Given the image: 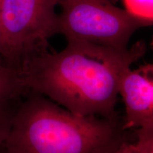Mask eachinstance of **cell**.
Instances as JSON below:
<instances>
[{"mask_svg":"<svg viewBox=\"0 0 153 153\" xmlns=\"http://www.w3.org/2000/svg\"><path fill=\"white\" fill-rule=\"evenodd\" d=\"M145 51L143 41L126 50L69 41L60 52L30 57L19 75L28 92L49 97L72 114L116 118L120 77Z\"/></svg>","mask_w":153,"mask_h":153,"instance_id":"1","label":"cell"},{"mask_svg":"<svg viewBox=\"0 0 153 153\" xmlns=\"http://www.w3.org/2000/svg\"><path fill=\"white\" fill-rule=\"evenodd\" d=\"M127 141L131 135L118 117L79 116L29 91L4 147L6 153H115Z\"/></svg>","mask_w":153,"mask_h":153,"instance_id":"2","label":"cell"},{"mask_svg":"<svg viewBox=\"0 0 153 153\" xmlns=\"http://www.w3.org/2000/svg\"><path fill=\"white\" fill-rule=\"evenodd\" d=\"M57 0H1L0 56L19 69L33 55L48 50L57 34Z\"/></svg>","mask_w":153,"mask_h":153,"instance_id":"3","label":"cell"},{"mask_svg":"<svg viewBox=\"0 0 153 153\" xmlns=\"http://www.w3.org/2000/svg\"><path fill=\"white\" fill-rule=\"evenodd\" d=\"M57 1L62 7L57 15V34H62L68 41L126 50L137 30L152 25L101 0Z\"/></svg>","mask_w":153,"mask_h":153,"instance_id":"4","label":"cell"},{"mask_svg":"<svg viewBox=\"0 0 153 153\" xmlns=\"http://www.w3.org/2000/svg\"><path fill=\"white\" fill-rule=\"evenodd\" d=\"M118 95L125 104L123 129L153 128V65L128 68L122 74Z\"/></svg>","mask_w":153,"mask_h":153,"instance_id":"5","label":"cell"},{"mask_svg":"<svg viewBox=\"0 0 153 153\" xmlns=\"http://www.w3.org/2000/svg\"><path fill=\"white\" fill-rule=\"evenodd\" d=\"M28 93L22 82L19 69L9 65L0 56V101L16 100Z\"/></svg>","mask_w":153,"mask_h":153,"instance_id":"6","label":"cell"},{"mask_svg":"<svg viewBox=\"0 0 153 153\" xmlns=\"http://www.w3.org/2000/svg\"><path fill=\"white\" fill-rule=\"evenodd\" d=\"M123 2L132 16L152 24L153 0H123Z\"/></svg>","mask_w":153,"mask_h":153,"instance_id":"7","label":"cell"},{"mask_svg":"<svg viewBox=\"0 0 153 153\" xmlns=\"http://www.w3.org/2000/svg\"><path fill=\"white\" fill-rule=\"evenodd\" d=\"M14 101H0V150L4 148V145L17 108V107H14Z\"/></svg>","mask_w":153,"mask_h":153,"instance_id":"8","label":"cell"},{"mask_svg":"<svg viewBox=\"0 0 153 153\" xmlns=\"http://www.w3.org/2000/svg\"><path fill=\"white\" fill-rule=\"evenodd\" d=\"M136 141L133 145L135 153H153V128L136 129Z\"/></svg>","mask_w":153,"mask_h":153,"instance_id":"9","label":"cell"},{"mask_svg":"<svg viewBox=\"0 0 153 153\" xmlns=\"http://www.w3.org/2000/svg\"><path fill=\"white\" fill-rule=\"evenodd\" d=\"M115 153H135L131 141L124 142Z\"/></svg>","mask_w":153,"mask_h":153,"instance_id":"10","label":"cell"},{"mask_svg":"<svg viewBox=\"0 0 153 153\" xmlns=\"http://www.w3.org/2000/svg\"><path fill=\"white\" fill-rule=\"evenodd\" d=\"M101 1H103V2H106V3H111L109 0H101Z\"/></svg>","mask_w":153,"mask_h":153,"instance_id":"11","label":"cell"},{"mask_svg":"<svg viewBox=\"0 0 153 153\" xmlns=\"http://www.w3.org/2000/svg\"><path fill=\"white\" fill-rule=\"evenodd\" d=\"M0 153H6L5 152V150H4V148L2 150H0Z\"/></svg>","mask_w":153,"mask_h":153,"instance_id":"12","label":"cell"},{"mask_svg":"<svg viewBox=\"0 0 153 153\" xmlns=\"http://www.w3.org/2000/svg\"><path fill=\"white\" fill-rule=\"evenodd\" d=\"M0 2H1V0H0Z\"/></svg>","mask_w":153,"mask_h":153,"instance_id":"13","label":"cell"}]
</instances>
